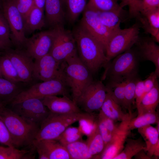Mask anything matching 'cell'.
<instances>
[{
    "instance_id": "1",
    "label": "cell",
    "mask_w": 159,
    "mask_h": 159,
    "mask_svg": "<svg viewBox=\"0 0 159 159\" xmlns=\"http://www.w3.org/2000/svg\"><path fill=\"white\" fill-rule=\"evenodd\" d=\"M80 59L92 74L109 63L102 44L80 24L72 32Z\"/></svg>"
},
{
    "instance_id": "2",
    "label": "cell",
    "mask_w": 159,
    "mask_h": 159,
    "mask_svg": "<svg viewBox=\"0 0 159 159\" xmlns=\"http://www.w3.org/2000/svg\"><path fill=\"white\" fill-rule=\"evenodd\" d=\"M0 117L10 133L14 147L33 145L39 125L26 120L0 103Z\"/></svg>"
},
{
    "instance_id": "3",
    "label": "cell",
    "mask_w": 159,
    "mask_h": 159,
    "mask_svg": "<svg viewBox=\"0 0 159 159\" xmlns=\"http://www.w3.org/2000/svg\"><path fill=\"white\" fill-rule=\"evenodd\" d=\"M64 81L76 102L84 89L93 80L92 74L75 53L62 63Z\"/></svg>"
},
{
    "instance_id": "4",
    "label": "cell",
    "mask_w": 159,
    "mask_h": 159,
    "mask_svg": "<svg viewBox=\"0 0 159 159\" xmlns=\"http://www.w3.org/2000/svg\"><path fill=\"white\" fill-rule=\"evenodd\" d=\"M91 113L80 112L61 114L50 112L40 125L35 140L55 139L69 126L84 119H94Z\"/></svg>"
},
{
    "instance_id": "5",
    "label": "cell",
    "mask_w": 159,
    "mask_h": 159,
    "mask_svg": "<svg viewBox=\"0 0 159 159\" xmlns=\"http://www.w3.org/2000/svg\"><path fill=\"white\" fill-rule=\"evenodd\" d=\"M139 56L137 51L132 48L115 57L105 67L102 80H126L136 76Z\"/></svg>"
},
{
    "instance_id": "6",
    "label": "cell",
    "mask_w": 159,
    "mask_h": 159,
    "mask_svg": "<svg viewBox=\"0 0 159 159\" xmlns=\"http://www.w3.org/2000/svg\"><path fill=\"white\" fill-rule=\"evenodd\" d=\"M69 87L63 80L55 79L34 84L29 88L22 90L12 101L14 105L30 98L42 99L52 95L69 97Z\"/></svg>"
},
{
    "instance_id": "7",
    "label": "cell",
    "mask_w": 159,
    "mask_h": 159,
    "mask_svg": "<svg viewBox=\"0 0 159 159\" xmlns=\"http://www.w3.org/2000/svg\"><path fill=\"white\" fill-rule=\"evenodd\" d=\"M140 26L138 24L127 28H121L112 35L105 48L109 62L118 55L130 49L139 39Z\"/></svg>"
},
{
    "instance_id": "8",
    "label": "cell",
    "mask_w": 159,
    "mask_h": 159,
    "mask_svg": "<svg viewBox=\"0 0 159 159\" xmlns=\"http://www.w3.org/2000/svg\"><path fill=\"white\" fill-rule=\"evenodd\" d=\"M2 13L9 25L10 39L17 49H22L27 38L25 35L23 18L13 0H2Z\"/></svg>"
},
{
    "instance_id": "9",
    "label": "cell",
    "mask_w": 159,
    "mask_h": 159,
    "mask_svg": "<svg viewBox=\"0 0 159 159\" xmlns=\"http://www.w3.org/2000/svg\"><path fill=\"white\" fill-rule=\"evenodd\" d=\"M105 86L101 81H93L83 91L76 104L85 112L92 113L99 111L107 95Z\"/></svg>"
},
{
    "instance_id": "10",
    "label": "cell",
    "mask_w": 159,
    "mask_h": 159,
    "mask_svg": "<svg viewBox=\"0 0 159 159\" xmlns=\"http://www.w3.org/2000/svg\"><path fill=\"white\" fill-rule=\"evenodd\" d=\"M54 28L55 35L49 53L62 63L77 52L76 42L72 32L66 30L64 26Z\"/></svg>"
},
{
    "instance_id": "11",
    "label": "cell",
    "mask_w": 159,
    "mask_h": 159,
    "mask_svg": "<svg viewBox=\"0 0 159 159\" xmlns=\"http://www.w3.org/2000/svg\"><path fill=\"white\" fill-rule=\"evenodd\" d=\"M12 105L14 112L39 126L50 112L39 99H29Z\"/></svg>"
},
{
    "instance_id": "12",
    "label": "cell",
    "mask_w": 159,
    "mask_h": 159,
    "mask_svg": "<svg viewBox=\"0 0 159 159\" xmlns=\"http://www.w3.org/2000/svg\"><path fill=\"white\" fill-rule=\"evenodd\" d=\"M80 25L97 39L105 50L113 33L102 23L96 10L86 6Z\"/></svg>"
},
{
    "instance_id": "13",
    "label": "cell",
    "mask_w": 159,
    "mask_h": 159,
    "mask_svg": "<svg viewBox=\"0 0 159 159\" xmlns=\"http://www.w3.org/2000/svg\"><path fill=\"white\" fill-rule=\"evenodd\" d=\"M55 35V29L43 31L27 39L24 47L25 51L35 59L49 53Z\"/></svg>"
},
{
    "instance_id": "14",
    "label": "cell",
    "mask_w": 159,
    "mask_h": 159,
    "mask_svg": "<svg viewBox=\"0 0 159 159\" xmlns=\"http://www.w3.org/2000/svg\"><path fill=\"white\" fill-rule=\"evenodd\" d=\"M33 76L42 81L55 79L64 80L61 63L57 61L49 53L35 59Z\"/></svg>"
},
{
    "instance_id": "15",
    "label": "cell",
    "mask_w": 159,
    "mask_h": 159,
    "mask_svg": "<svg viewBox=\"0 0 159 159\" xmlns=\"http://www.w3.org/2000/svg\"><path fill=\"white\" fill-rule=\"evenodd\" d=\"M3 52L11 62L21 82H28L32 80L34 62L24 50L10 48Z\"/></svg>"
},
{
    "instance_id": "16",
    "label": "cell",
    "mask_w": 159,
    "mask_h": 159,
    "mask_svg": "<svg viewBox=\"0 0 159 159\" xmlns=\"http://www.w3.org/2000/svg\"><path fill=\"white\" fill-rule=\"evenodd\" d=\"M133 117L132 113L120 122L109 144L100 156V159H113L122 150L127 136L130 132L128 128L129 122Z\"/></svg>"
},
{
    "instance_id": "17",
    "label": "cell",
    "mask_w": 159,
    "mask_h": 159,
    "mask_svg": "<svg viewBox=\"0 0 159 159\" xmlns=\"http://www.w3.org/2000/svg\"><path fill=\"white\" fill-rule=\"evenodd\" d=\"M33 146L39 159H71L65 147L56 139L34 140Z\"/></svg>"
},
{
    "instance_id": "18",
    "label": "cell",
    "mask_w": 159,
    "mask_h": 159,
    "mask_svg": "<svg viewBox=\"0 0 159 159\" xmlns=\"http://www.w3.org/2000/svg\"><path fill=\"white\" fill-rule=\"evenodd\" d=\"M42 100L49 111L53 113L64 114L82 112L77 104L66 96H49Z\"/></svg>"
},
{
    "instance_id": "19",
    "label": "cell",
    "mask_w": 159,
    "mask_h": 159,
    "mask_svg": "<svg viewBox=\"0 0 159 159\" xmlns=\"http://www.w3.org/2000/svg\"><path fill=\"white\" fill-rule=\"evenodd\" d=\"M62 4L61 0H45L44 8L45 21L53 28L63 26L65 14Z\"/></svg>"
},
{
    "instance_id": "20",
    "label": "cell",
    "mask_w": 159,
    "mask_h": 159,
    "mask_svg": "<svg viewBox=\"0 0 159 159\" xmlns=\"http://www.w3.org/2000/svg\"><path fill=\"white\" fill-rule=\"evenodd\" d=\"M137 43L138 49L137 51L139 56L146 60L153 62L155 65V72L158 77L159 76V46L156 42L152 39H146L140 41L139 39Z\"/></svg>"
},
{
    "instance_id": "21",
    "label": "cell",
    "mask_w": 159,
    "mask_h": 159,
    "mask_svg": "<svg viewBox=\"0 0 159 159\" xmlns=\"http://www.w3.org/2000/svg\"><path fill=\"white\" fill-rule=\"evenodd\" d=\"M140 21L146 32L150 34L153 39L159 42V8L143 13L135 17Z\"/></svg>"
},
{
    "instance_id": "22",
    "label": "cell",
    "mask_w": 159,
    "mask_h": 159,
    "mask_svg": "<svg viewBox=\"0 0 159 159\" xmlns=\"http://www.w3.org/2000/svg\"><path fill=\"white\" fill-rule=\"evenodd\" d=\"M138 131L144 140L145 145V151L150 158L159 156V132L151 125L138 128Z\"/></svg>"
},
{
    "instance_id": "23",
    "label": "cell",
    "mask_w": 159,
    "mask_h": 159,
    "mask_svg": "<svg viewBox=\"0 0 159 159\" xmlns=\"http://www.w3.org/2000/svg\"><path fill=\"white\" fill-rule=\"evenodd\" d=\"M159 102V86L158 80L153 87L147 93L136 107L138 115L155 112Z\"/></svg>"
},
{
    "instance_id": "24",
    "label": "cell",
    "mask_w": 159,
    "mask_h": 159,
    "mask_svg": "<svg viewBox=\"0 0 159 159\" xmlns=\"http://www.w3.org/2000/svg\"><path fill=\"white\" fill-rule=\"evenodd\" d=\"M122 109L107 92L106 97L100 110L115 122H121L126 119L131 114L124 113Z\"/></svg>"
},
{
    "instance_id": "25",
    "label": "cell",
    "mask_w": 159,
    "mask_h": 159,
    "mask_svg": "<svg viewBox=\"0 0 159 159\" xmlns=\"http://www.w3.org/2000/svg\"><path fill=\"white\" fill-rule=\"evenodd\" d=\"M23 19L25 32L32 33L40 29L46 23L44 11L35 6Z\"/></svg>"
},
{
    "instance_id": "26",
    "label": "cell",
    "mask_w": 159,
    "mask_h": 159,
    "mask_svg": "<svg viewBox=\"0 0 159 159\" xmlns=\"http://www.w3.org/2000/svg\"><path fill=\"white\" fill-rule=\"evenodd\" d=\"M99 111L97 119V124L104 143L105 149L111 141L117 125H115L114 121L106 116L100 110Z\"/></svg>"
},
{
    "instance_id": "27",
    "label": "cell",
    "mask_w": 159,
    "mask_h": 159,
    "mask_svg": "<svg viewBox=\"0 0 159 159\" xmlns=\"http://www.w3.org/2000/svg\"><path fill=\"white\" fill-rule=\"evenodd\" d=\"M89 151L93 158H100L105 149L104 143L99 130L97 122L86 141Z\"/></svg>"
},
{
    "instance_id": "28",
    "label": "cell",
    "mask_w": 159,
    "mask_h": 159,
    "mask_svg": "<svg viewBox=\"0 0 159 159\" xmlns=\"http://www.w3.org/2000/svg\"><path fill=\"white\" fill-rule=\"evenodd\" d=\"M16 83L0 77V103L5 105L10 103L22 90Z\"/></svg>"
},
{
    "instance_id": "29",
    "label": "cell",
    "mask_w": 159,
    "mask_h": 159,
    "mask_svg": "<svg viewBox=\"0 0 159 159\" xmlns=\"http://www.w3.org/2000/svg\"><path fill=\"white\" fill-rule=\"evenodd\" d=\"M146 145L141 136L136 139L127 138L122 151L113 159H130L142 150L145 151Z\"/></svg>"
},
{
    "instance_id": "30",
    "label": "cell",
    "mask_w": 159,
    "mask_h": 159,
    "mask_svg": "<svg viewBox=\"0 0 159 159\" xmlns=\"http://www.w3.org/2000/svg\"><path fill=\"white\" fill-rule=\"evenodd\" d=\"M97 11L102 23L112 33H114L120 28V23L122 20L121 17L123 12Z\"/></svg>"
},
{
    "instance_id": "31",
    "label": "cell",
    "mask_w": 159,
    "mask_h": 159,
    "mask_svg": "<svg viewBox=\"0 0 159 159\" xmlns=\"http://www.w3.org/2000/svg\"><path fill=\"white\" fill-rule=\"evenodd\" d=\"M126 80H109L105 85L107 92L124 109V89Z\"/></svg>"
},
{
    "instance_id": "32",
    "label": "cell",
    "mask_w": 159,
    "mask_h": 159,
    "mask_svg": "<svg viewBox=\"0 0 159 159\" xmlns=\"http://www.w3.org/2000/svg\"><path fill=\"white\" fill-rule=\"evenodd\" d=\"M71 159L93 158L90 153L86 141L82 139L64 146Z\"/></svg>"
},
{
    "instance_id": "33",
    "label": "cell",
    "mask_w": 159,
    "mask_h": 159,
    "mask_svg": "<svg viewBox=\"0 0 159 159\" xmlns=\"http://www.w3.org/2000/svg\"><path fill=\"white\" fill-rule=\"evenodd\" d=\"M0 71L2 77L13 82H21L17 72L9 58L0 52Z\"/></svg>"
},
{
    "instance_id": "34",
    "label": "cell",
    "mask_w": 159,
    "mask_h": 159,
    "mask_svg": "<svg viewBox=\"0 0 159 159\" xmlns=\"http://www.w3.org/2000/svg\"><path fill=\"white\" fill-rule=\"evenodd\" d=\"M129 16L135 17L159 8V0H136L129 6Z\"/></svg>"
},
{
    "instance_id": "35",
    "label": "cell",
    "mask_w": 159,
    "mask_h": 159,
    "mask_svg": "<svg viewBox=\"0 0 159 159\" xmlns=\"http://www.w3.org/2000/svg\"><path fill=\"white\" fill-rule=\"evenodd\" d=\"M159 122L158 113L155 112L145 113L138 115L136 117H132L128 125L129 130L138 129L143 127Z\"/></svg>"
},
{
    "instance_id": "36",
    "label": "cell",
    "mask_w": 159,
    "mask_h": 159,
    "mask_svg": "<svg viewBox=\"0 0 159 159\" xmlns=\"http://www.w3.org/2000/svg\"><path fill=\"white\" fill-rule=\"evenodd\" d=\"M86 6L97 11H112L124 12L117 0H89Z\"/></svg>"
},
{
    "instance_id": "37",
    "label": "cell",
    "mask_w": 159,
    "mask_h": 159,
    "mask_svg": "<svg viewBox=\"0 0 159 159\" xmlns=\"http://www.w3.org/2000/svg\"><path fill=\"white\" fill-rule=\"evenodd\" d=\"M138 79L136 76L128 79L125 81L124 89V109L127 110L129 114L132 113V105L135 103V90Z\"/></svg>"
},
{
    "instance_id": "38",
    "label": "cell",
    "mask_w": 159,
    "mask_h": 159,
    "mask_svg": "<svg viewBox=\"0 0 159 159\" xmlns=\"http://www.w3.org/2000/svg\"><path fill=\"white\" fill-rule=\"evenodd\" d=\"M33 158L27 150H20L14 146H0V159H27Z\"/></svg>"
},
{
    "instance_id": "39",
    "label": "cell",
    "mask_w": 159,
    "mask_h": 159,
    "mask_svg": "<svg viewBox=\"0 0 159 159\" xmlns=\"http://www.w3.org/2000/svg\"><path fill=\"white\" fill-rule=\"evenodd\" d=\"M86 0H67V16L69 21L74 23L83 12L86 6Z\"/></svg>"
},
{
    "instance_id": "40",
    "label": "cell",
    "mask_w": 159,
    "mask_h": 159,
    "mask_svg": "<svg viewBox=\"0 0 159 159\" xmlns=\"http://www.w3.org/2000/svg\"><path fill=\"white\" fill-rule=\"evenodd\" d=\"M83 135L79 127L70 125L55 139L64 146L82 139Z\"/></svg>"
},
{
    "instance_id": "41",
    "label": "cell",
    "mask_w": 159,
    "mask_h": 159,
    "mask_svg": "<svg viewBox=\"0 0 159 159\" xmlns=\"http://www.w3.org/2000/svg\"><path fill=\"white\" fill-rule=\"evenodd\" d=\"M23 19L34 6V0H13Z\"/></svg>"
},
{
    "instance_id": "42",
    "label": "cell",
    "mask_w": 159,
    "mask_h": 159,
    "mask_svg": "<svg viewBox=\"0 0 159 159\" xmlns=\"http://www.w3.org/2000/svg\"><path fill=\"white\" fill-rule=\"evenodd\" d=\"M0 38L11 44L9 27L2 12L0 14Z\"/></svg>"
},
{
    "instance_id": "43",
    "label": "cell",
    "mask_w": 159,
    "mask_h": 159,
    "mask_svg": "<svg viewBox=\"0 0 159 159\" xmlns=\"http://www.w3.org/2000/svg\"><path fill=\"white\" fill-rule=\"evenodd\" d=\"M0 143L8 146H14L10 133L5 124L0 117Z\"/></svg>"
},
{
    "instance_id": "44",
    "label": "cell",
    "mask_w": 159,
    "mask_h": 159,
    "mask_svg": "<svg viewBox=\"0 0 159 159\" xmlns=\"http://www.w3.org/2000/svg\"><path fill=\"white\" fill-rule=\"evenodd\" d=\"M145 94L143 80L138 79L136 83L135 90V101L136 107L139 104Z\"/></svg>"
},
{
    "instance_id": "45",
    "label": "cell",
    "mask_w": 159,
    "mask_h": 159,
    "mask_svg": "<svg viewBox=\"0 0 159 159\" xmlns=\"http://www.w3.org/2000/svg\"><path fill=\"white\" fill-rule=\"evenodd\" d=\"M158 77L154 71L152 72L145 80H143L145 94L149 91L154 87L158 80Z\"/></svg>"
},
{
    "instance_id": "46",
    "label": "cell",
    "mask_w": 159,
    "mask_h": 159,
    "mask_svg": "<svg viewBox=\"0 0 159 159\" xmlns=\"http://www.w3.org/2000/svg\"><path fill=\"white\" fill-rule=\"evenodd\" d=\"M145 152L144 150H141L134 156L135 158L137 159H151V158Z\"/></svg>"
},
{
    "instance_id": "47",
    "label": "cell",
    "mask_w": 159,
    "mask_h": 159,
    "mask_svg": "<svg viewBox=\"0 0 159 159\" xmlns=\"http://www.w3.org/2000/svg\"><path fill=\"white\" fill-rule=\"evenodd\" d=\"M11 45L4 41L0 38V52L10 48Z\"/></svg>"
},
{
    "instance_id": "48",
    "label": "cell",
    "mask_w": 159,
    "mask_h": 159,
    "mask_svg": "<svg viewBox=\"0 0 159 159\" xmlns=\"http://www.w3.org/2000/svg\"><path fill=\"white\" fill-rule=\"evenodd\" d=\"M45 0H34V6L44 11Z\"/></svg>"
},
{
    "instance_id": "49",
    "label": "cell",
    "mask_w": 159,
    "mask_h": 159,
    "mask_svg": "<svg viewBox=\"0 0 159 159\" xmlns=\"http://www.w3.org/2000/svg\"><path fill=\"white\" fill-rule=\"evenodd\" d=\"M121 1L119 5L120 7L123 8L126 6H129L132 2L133 0H119Z\"/></svg>"
},
{
    "instance_id": "50",
    "label": "cell",
    "mask_w": 159,
    "mask_h": 159,
    "mask_svg": "<svg viewBox=\"0 0 159 159\" xmlns=\"http://www.w3.org/2000/svg\"><path fill=\"white\" fill-rule=\"evenodd\" d=\"M2 0H0V8L2 9Z\"/></svg>"
},
{
    "instance_id": "51",
    "label": "cell",
    "mask_w": 159,
    "mask_h": 159,
    "mask_svg": "<svg viewBox=\"0 0 159 159\" xmlns=\"http://www.w3.org/2000/svg\"><path fill=\"white\" fill-rule=\"evenodd\" d=\"M67 0H61L62 4L66 3Z\"/></svg>"
},
{
    "instance_id": "52",
    "label": "cell",
    "mask_w": 159,
    "mask_h": 159,
    "mask_svg": "<svg viewBox=\"0 0 159 159\" xmlns=\"http://www.w3.org/2000/svg\"><path fill=\"white\" fill-rule=\"evenodd\" d=\"M2 12V9L0 8V14Z\"/></svg>"
},
{
    "instance_id": "53",
    "label": "cell",
    "mask_w": 159,
    "mask_h": 159,
    "mask_svg": "<svg viewBox=\"0 0 159 159\" xmlns=\"http://www.w3.org/2000/svg\"><path fill=\"white\" fill-rule=\"evenodd\" d=\"M0 77H2V75H1V72H0Z\"/></svg>"
},
{
    "instance_id": "54",
    "label": "cell",
    "mask_w": 159,
    "mask_h": 159,
    "mask_svg": "<svg viewBox=\"0 0 159 159\" xmlns=\"http://www.w3.org/2000/svg\"><path fill=\"white\" fill-rule=\"evenodd\" d=\"M136 0H133V1H132V2L134 1H136Z\"/></svg>"
}]
</instances>
